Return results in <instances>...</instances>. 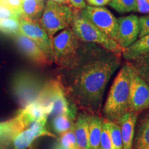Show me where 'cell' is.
I'll return each instance as SVG.
<instances>
[{
    "label": "cell",
    "mask_w": 149,
    "mask_h": 149,
    "mask_svg": "<svg viewBox=\"0 0 149 149\" xmlns=\"http://www.w3.org/2000/svg\"><path fill=\"white\" fill-rule=\"evenodd\" d=\"M19 29L22 34L33 41L51 60H53L51 40L40 22L19 17Z\"/></svg>",
    "instance_id": "obj_10"
},
{
    "label": "cell",
    "mask_w": 149,
    "mask_h": 149,
    "mask_svg": "<svg viewBox=\"0 0 149 149\" xmlns=\"http://www.w3.org/2000/svg\"><path fill=\"white\" fill-rule=\"evenodd\" d=\"M28 124L19 113L10 120L0 122V141L13 139L19 133L25 129Z\"/></svg>",
    "instance_id": "obj_16"
},
{
    "label": "cell",
    "mask_w": 149,
    "mask_h": 149,
    "mask_svg": "<svg viewBox=\"0 0 149 149\" xmlns=\"http://www.w3.org/2000/svg\"><path fill=\"white\" fill-rule=\"evenodd\" d=\"M100 149H113L109 130L107 127V122H106V120L104 118L103 124H102L101 137H100Z\"/></svg>",
    "instance_id": "obj_27"
},
{
    "label": "cell",
    "mask_w": 149,
    "mask_h": 149,
    "mask_svg": "<svg viewBox=\"0 0 149 149\" xmlns=\"http://www.w3.org/2000/svg\"><path fill=\"white\" fill-rule=\"evenodd\" d=\"M0 149H2V147H1V146H0Z\"/></svg>",
    "instance_id": "obj_36"
},
{
    "label": "cell",
    "mask_w": 149,
    "mask_h": 149,
    "mask_svg": "<svg viewBox=\"0 0 149 149\" xmlns=\"http://www.w3.org/2000/svg\"><path fill=\"white\" fill-rule=\"evenodd\" d=\"M46 82L33 72H17L11 80V91L21 109H24L37 100Z\"/></svg>",
    "instance_id": "obj_5"
},
{
    "label": "cell",
    "mask_w": 149,
    "mask_h": 149,
    "mask_svg": "<svg viewBox=\"0 0 149 149\" xmlns=\"http://www.w3.org/2000/svg\"><path fill=\"white\" fill-rule=\"evenodd\" d=\"M14 37L19 49L30 60L40 66L51 64L52 60L29 37H26L21 33Z\"/></svg>",
    "instance_id": "obj_13"
},
{
    "label": "cell",
    "mask_w": 149,
    "mask_h": 149,
    "mask_svg": "<svg viewBox=\"0 0 149 149\" xmlns=\"http://www.w3.org/2000/svg\"><path fill=\"white\" fill-rule=\"evenodd\" d=\"M139 38L149 34V15L139 17Z\"/></svg>",
    "instance_id": "obj_29"
},
{
    "label": "cell",
    "mask_w": 149,
    "mask_h": 149,
    "mask_svg": "<svg viewBox=\"0 0 149 149\" xmlns=\"http://www.w3.org/2000/svg\"><path fill=\"white\" fill-rule=\"evenodd\" d=\"M91 114L80 113L74 121L73 131L78 149H88V122Z\"/></svg>",
    "instance_id": "obj_15"
},
{
    "label": "cell",
    "mask_w": 149,
    "mask_h": 149,
    "mask_svg": "<svg viewBox=\"0 0 149 149\" xmlns=\"http://www.w3.org/2000/svg\"><path fill=\"white\" fill-rule=\"evenodd\" d=\"M127 62L134 71L149 85V55L141 56Z\"/></svg>",
    "instance_id": "obj_21"
},
{
    "label": "cell",
    "mask_w": 149,
    "mask_h": 149,
    "mask_svg": "<svg viewBox=\"0 0 149 149\" xmlns=\"http://www.w3.org/2000/svg\"><path fill=\"white\" fill-rule=\"evenodd\" d=\"M74 13V10L69 6L47 1L39 22L48 34L51 42L56 33L71 25Z\"/></svg>",
    "instance_id": "obj_7"
},
{
    "label": "cell",
    "mask_w": 149,
    "mask_h": 149,
    "mask_svg": "<svg viewBox=\"0 0 149 149\" xmlns=\"http://www.w3.org/2000/svg\"><path fill=\"white\" fill-rule=\"evenodd\" d=\"M70 4L74 10H81L86 6L84 0H69Z\"/></svg>",
    "instance_id": "obj_32"
},
{
    "label": "cell",
    "mask_w": 149,
    "mask_h": 149,
    "mask_svg": "<svg viewBox=\"0 0 149 149\" xmlns=\"http://www.w3.org/2000/svg\"><path fill=\"white\" fill-rule=\"evenodd\" d=\"M47 121H34L30 123L25 129L19 133L13 139L12 149H27L40 137L49 136L55 137V135L46 129V124Z\"/></svg>",
    "instance_id": "obj_11"
},
{
    "label": "cell",
    "mask_w": 149,
    "mask_h": 149,
    "mask_svg": "<svg viewBox=\"0 0 149 149\" xmlns=\"http://www.w3.org/2000/svg\"><path fill=\"white\" fill-rule=\"evenodd\" d=\"M121 64V57L106 50H80L74 64L65 70V93L77 109L100 115L107 86Z\"/></svg>",
    "instance_id": "obj_1"
},
{
    "label": "cell",
    "mask_w": 149,
    "mask_h": 149,
    "mask_svg": "<svg viewBox=\"0 0 149 149\" xmlns=\"http://www.w3.org/2000/svg\"><path fill=\"white\" fill-rule=\"evenodd\" d=\"M44 7V0H24L22 3L20 17L40 22Z\"/></svg>",
    "instance_id": "obj_19"
},
{
    "label": "cell",
    "mask_w": 149,
    "mask_h": 149,
    "mask_svg": "<svg viewBox=\"0 0 149 149\" xmlns=\"http://www.w3.org/2000/svg\"><path fill=\"white\" fill-rule=\"evenodd\" d=\"M104 117L91 115L88 122V149H100Z\"/></svg>",
    "instance_id": "obj_20"
},
{
    "label": "cell",
    "mask_w": 149,
    "mask_h": 149,
    "mask_svg": "<svg viewBox=\"0 0 149 149\" xmlns=\"http://www.w3.org/2000/svg\"><path fill=\"white\" fill-rule=\"evenodd\" d=\"M35 102L46 110L49 116L64 115L76 120L77 108L68 100L61 81L51 79L46 82Z\"/></svg>",
    "instance_id": "obj_3"
},
{
    "label": "cell",
    "mask_w": 149,
    "mask_h": 149,
    "mask_svg": "<svg viewBox=\"0 0 149 149\" xmlns=\"http://www.w3.org/2000/svg\"><path fill=\"white\" fill-rule=\"evenodd\" d=\"M138 114L128 112L117 124L120 126L122 138V149H133L134 135Z\"/></svg>",
    "instance_id": "obj_14"
},
{
    "label": "cell",
    "mask_w": 149,
    "mask_h": 149,
    "mask_svg": "<svg viewBox=\"0 0 149 149\" xmlns=\"http://www.w3.org/2000/svg\"><path fill=\"white\" fill-rule=\"evenodd\" d=\"M130 73L131 66L126 62L113 81L102 109L104 118L106 120L117 124L129 112Z\"/></svg>",
    "instance_id": "obj_2"
},
{
    "label": "cell",
    "mask_w": 149,
    "mask_h": 149,
    "mask_svg": "<svg viewBox=\"0 0 149 149\" xmlns=\"http://www.w3.org/2000/svg\"><path fill=\"white\" fill-rule=\"evenodd\" d=\"M147 1H148V2H149V0H147Z\"/></svg>",
    "instance_id": "obj_37"
},
{
    "label": "cell",
    "mask_w": 149,
    "mask_h": 149,
    "mask_svg": "<svg viewBox=\"0 0 149 149\" xmlns=\"http://www.w3.org/2000/svg\"><path fill=\"white\" fill-rule=\"evenodd\" d=\"M22 1H24V0H22Z\"/></svg>",
    "instance_id": "obj_38"
},
{
    "label": "cell",
    "mask_w": 149,
    "mask_h": 149,
    "mask_svg": "<svg viewBox=\"0 0 149 149\" xmlns=\"http://www.w3.org/2000/svg\"><path fill=\"white\" fill-rule=\"evenodd\" d=\"M20 16L14 11L0 4V21L6 19H19Z\"/></svg>",
    "instance_id": "obj_30"
},
{
    "label": "cell",
    "mask_w": 149,
    "mask_h": 149,
    "mask_svg": "<svg viewBox=\"0 0 149 149\" xmlns=\"http://www.w3.org/2000/svg\"><path fill=\"white\" fill-rule=\"evenodd\" d=\"M71 25L72 31L80 41L95 44L106 51L122 57L123 52L125 49L121 47L115 40L106 35L86 19L80 10H74V19Z\"/></svg>",
    "instance_id": "obj_4"
},
{
    "label": "cell",
    "mask_w": 149,
    "mask_h": 149,
    "mask_svg": "<svg viewBox=\"0 0 149 149\" xmlns=\"http://www.w3.org/2000/svg\"><path fill=\"white\" fill-rule=\"evenodd\" d=\"M74 120L67 115H57L53 117L52 127L56 133L61 135L68 130H73Z\"/></svg>",
    "instance_id": "obj_22"
},
{
    "label": "cell",
    "mask_w": 149,
    "mask_h": 149,
    "mask_svg": "<svg viewBox=\"0 0 149 149\" xmlns=\"http://www.w3.org/2000/svg\"><path fill=\"white\" fill-rule=\"evenodd\" d=\"M59 144L67 149H78L73 130L61 134L58 141Z\"/></svg>",
    "instance_id": "obj_26"
},
{
    "label": "cell",
    "mask_w": 149,
    "mask_h": 149,
    "mask_svg": "<svg viewBox=\"0 0 149 149\" xmlns=\"http://www.w3.org/2000/svg\"><path fill=\"white\" fill-rule=\"evenodd\" d=\"M146 110H149V85L134 71L131 67L129 112L139 115Z\"/></svg>",
    "instance_id": "obj_9"
},
{
    "label": "cell",
    "mask_w": 149,
    "mask_h": 149,
    "mask_svg": "<svg viewBox=\"0 0 149 149\" xmlns=\"http://www.w3.org/2000/svg\"><path fill=\"white\" fill-rule=\"evenodd\" d=\"M54 149H67V148H64V147L60 146V145L59 144V143L57 142V144L55 145V146L54 147Z\"/></svg>",
    "instance_id": "obj_35"
},
{
    "label": "cell",
    "mask_w": 149,
    "mask_h": 149,
    "mask_svg": "<svg viewBox=\"0 0 149 149\" xmlns=\"http://www.w3.org/2000/svg\"><path fill=\"white\" fill-rule=\"evenodd\" d=\"M22 0H0V4L10 9L20 16L22 12Z\"/></svg>",
    "instance_id": "obj_28"
},
{
    "label": "cell",
    "mask_w": 149,
    "mask_h": 149,
    "mask_svg": "<svg viewBox=\"0 0 149 149\" xmlns=\"http://www.w3.org/2000/svg\"><path fill=\"white\" fill-rule=\"evenodd\" d=\"M149 55V34L139 37L131 45L125 48L122 57L127 61L141 56Z\"/></svg>",
    "instance_id": "obj_18"
},
{
    "label": "cell",
    "mask_w": 149,
    "mask_h": 149,
    "mask_svg": "<svg viewBox=\"0 0 149 149\" xmlns=\"http://www.w3.org/2000/svg\"><path fill=\"white\" fill-rule=\"evenodd\" d=\"M117 35L115 41L125 49L137 40L139 34V17L135 15L120 17L117 19Z\"/></svg>",
    "instance_id": "obj_12"
},
{
    "label": "cell",
    "mask_w": 149,
    "mask_h": 149,
    "mask_svg": "<svg viewBox=\"0 0 149 149\" xmlns=\"http://www.w3.org/2000/svg\"><path fill=\"white\" fill-rule=\"evenodd\" d=\"M137 11L140 13H148L149 2L147 0H136Z\"/></svg>",
    "instance_id": "obj_31"
},
{
    "label": "cell",
    "mask_w": 149,
    "mask_h": 149,
    "mask_svg": "<svg viewBox=\"0 0 149 149\" xmlns=\"http://www.w3.org/2000/svg\"><path fill=\"white\" fill-rule=\"evenodd\" d=\"M0 33L13 37L19 34V19H6L0 21Z\"/></svg>",
    "instance_id": "obj_24"
},
{
    "label": "cell",
    "mask_w": 149,
    "mask_h": 149,
    "mask_svg": "<svg viewBox=\"0 0 149 149\" xmlns=\"http://www.w3.org/2000/svg\"><path fill=\"white\" fill-rule=\"evenodd\" d=\"M50 1H55V2L63 3V4L68 5V6L70 5L69 0H50Z\"/></svg>",
    "instance_id": "obj_34"
},
{
    "label": "cell",
    "mask_w": 149,
    "mask_h": 149,
    "mask_svg": "<svg viewBox=\"0 0 149 149\" xmlns=\"http://www.w3.org/2000/svg\"><path fill=\"white\" fill-rule=\"evenodd\" d=\"M109 5L119 13H128L137 11L136 0H111Z\"/></svg>",
    "instance_id": "obj_25"
},
{
    "label": "cell",
    "mask_w": 149,
    "mask_h": 149,
    "mask_svg": "<svg viewBox=\"0 0 149 149\" xmlns=\"http://www.w3.org/2000/svg\"><path fill=\"white\" fill-rule=\"evenodd\" d=\"M133 149H149V112L137 120Z\"/></svg>",
    "instance_id": "obj_17"
},
{
    "label": "cell",
    "mask_w": 149,
    "mask_h": 149,
    "mask_svg": "<svg viewBox=\"0 0 149 149\" xmlns=\"http://www.w3.org/2000/svg\"><path fill=\"white\" fill-rule=\"evenodd\" d=\"M106 122L109 130L113 149H122V138L120 126L117 123L107 120H106Z\"/></svg>",
    "instance_id": "obj_23"
},
{
    "label": "cell",
    "mask_w": 149,
    "mask_h": 149,
    "mask_svg": "<svg viewBox=\"0 0 149 149\" xmlns=\"http://www.w3.org/2000/svg\"><path fill=\"white\" fill-rule=\"evenodd\" d=\"M79 42L71 28L62 30L51 40L53 59L62 68L72 66L79 56Z\"/></svg>",
    "instance_id": "obj_6"
},
{
    "label": "cell",
    "mask_w": 149,
    "mask_h": 149,
    "mask_svg": "<svg viewBox=\"0 0 149 149\" xmlns=\"http://www.w3.org/2000/svg\"><path fill=\"white\" fill-rule=\"evenodd\" d=\"M80 11L81 15L93 25L115 40L118 22L117 19L110 10L104 7L86 6Z\"/></svg>",
    "instance_id": "obj_8"
},
{
    "label": "cell",
    "mask_w": 149,
    "mask_h": 149,
    "mask_svg": "<svg viewBox=\"0 0 149 149\" xmlns=\"http://www.w3.org/2000/svg\"><path fill=\"white\" fill-rule=\"evenodd\" d=\"M86 1L91 6L102 7L109 3L111 0H86Z\"/></svg>",
    "instance_id": "obj_33"
}]
</instances>
